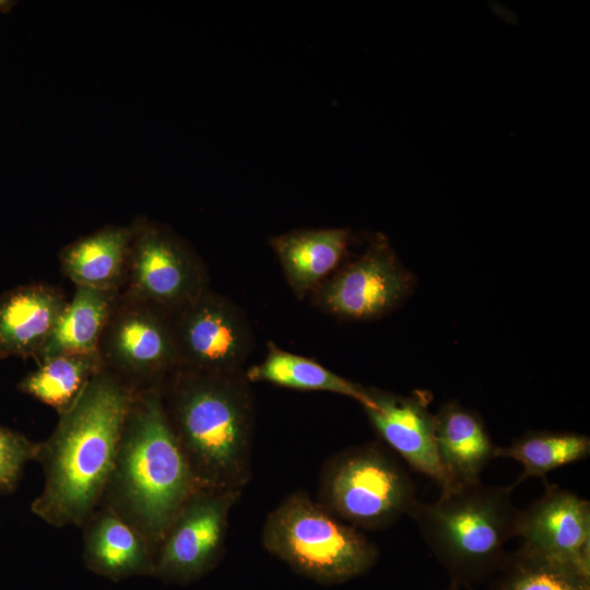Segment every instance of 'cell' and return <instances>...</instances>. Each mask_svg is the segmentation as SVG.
I'll return each instance as SVG.
<instances>
[{"instance_id": "6", "label": "cell", "mask_w": 590, "mask_h": 590, "mask_svg": "<svg viewBox=\"0 0 590 590\" xmlns=\"http://www.w3.org/2000/svg\"><path fill=\"white\" fill-rule=\"evenodd\" d=\"M317 500L342 521L379 530L409 515L416 486L410 473L377 442L345 448L323 463Z\"/></svg>"}, {"instance_id": "20", "label": "cell", "mask_w": 590, "mask_h": 590, "mask_svg": "<svg viewBox=\"0 0 590 590\" xmlns=\"http://www.w3.org/2000/svg\"><path fill=\"white\" fill-rule=\"evenodd\" d=\"M247 380L267 382L299 391H324L357 401L362 408L371 405L368 388L328 369L319 362L292 353L268 342L262 361L245 369Z\"/></svg>"}, {"instance_id": "5", "label": "cell", "mask_w": 590, "mask_h": 590, "mask_svg": "<svg viewBox=\"0 0 590 590\" xmlns=\"http://www.w3.org/2000/svg\"><path fill=\"white\" fill-rule=\"evenodd\" d=\"M261 542L293 570L322 585L359 577L378 559L376 545L359 529L332 515L305 492L287 495L271 510Z\"/></svg>"}, {"instance_id": "9", "label": "cell", "mask_w": 590, "mask_h": 590, "mask_svg": "<svg viewBox=\"0 0 590 590\" xmlns=\"http://www.w3.org/2000/svg\"><path fill=\"white\" fill-rule=\"evenodd\" d=\"M132 229L125 297L173 315L209 288L204 264L173 232L144 221Z\"/></svg>"}, {"instance_id": "2", "label": "cell", "mask_w": 590, "mask_h": 590, "mask_svg": "<svg viewBox=\"0 0 590 590\" xmlns=\"http://www.w3.org/2000/svg\"><path fill=\"white\" fill-rule=\"evenodd\" d=\"M167 418L200 488L240 489L251 477L255 400L244 373L177 368L162 385Z\"/></svg>"}, {"instance_id": "15", "label": "cell", "mask_w": 590, "mask_h": 590, "mask_svg": "<svg viewBox=\"0 0 590 590\" xmlns=\"http://www.w3.org/2000/svg\"><path fill=\"white\" fill-rule=\"evenodd\" d=\"M435 441L447 481L440 493L481 482V473L495 459L496 445L481 416L456 401L435 414Z\"/></svg>"}, {"instance_id": "25", "label": "cell", "mask_w": 590, "mask_h": 590, "mask_svg": "<svg viewBox=\"0 0 590 590\" xmlns=\"http://www.w3.org/2000/svg\"><path fill=\"white\" fill-rule=\"evenodd\" d=\"M10 3L9 2H5V1H0V10H4L5 7H9Z\"/></svg>"}, {"instance_id": "14", "label": "cell", "mask_w": 590, "mask_h": 590, "mask_svg": "<svg viewBox=\"0 0 590 590\" xmlns=\"http://www.w3.org/2000/svg\"><path fill=\"white\" fill-rule=\"evenodd\" d=\"M81 528L82 559L88 570L113 581L153 576L155 547L111 508L101 504Z\"/></svg>"}, {"instance_id": "13", "label": "cell", "mask_w": 590, "mask_h": 590, "mask_svg": "<svg viewBox=\"0 0 590 590\" xmlns=\"http://www.w3.org/2000/svg\"><path fill=\"white\" fill-rule=\"evenodd\" d=\"M371 405L363 408L381 439L414 471L446 489L435 441V415L423 393L400 396L368 388Z\"/></svg>"}, {"instance_id": "18", "label": "cell", "mask_w": 590, "mask_h": 590, "mask_svg": "<svg viewBox=\"0 0 590 590\" xmlns=\"http://www.w3.org/2000/svg\"><path fill=\"white\" fill-rule=\"evenodd\" d=\"M133 229L107 226L68 245L60 255L63 273L76 285L116 291L126 282Z\"/></svg>"}, {"instance_id": "7", "label": "cell", "mask_w": 590, "mask_h": 590, "mask_svg": "<svg viewBox=\"0 0 590 590\" xmlns=\"http://www.w3.org/2000/svg\"><path fill=\"white\" fill-rule=\"evenodd\" d=\"M104 366L135 389L163 384L179 368L173 315L121 296L101 339Z\"/></svg>"}, {"instance_id": "4", "label": "cell", "mask_w": 590, "mask_h": 590, "mask_svg": "<svg viewBox=\"0 0 590 590\" xmlns=\"http://www.w3.org/2000/svg\"><path fill=\"white\" fill-rule=\"evenodd\" d=\"M509 486L482 482L440 493L434 502L415 503L409 516L451 577V583L471 588L496 574L516 538L519 510Z\"/></svg>"}, {"instance_id": "12", "label": "cell", "mask_w": 590, "mask_h": 590, "mask_svg": "<svg viewBox=\"0 0 590 590\" xmlns=\"http://www.w3.org/2000/svg\"><path fill=\"white\" fill-rule=\"evenodd\" d=\"M545 491L519 510L520 552L590 576V503L546 481Z\"/></svg>"}, {"instance_id": "21", "label": "cell", "mask_w": 590, "mask_h": 590, "mask_svg": "<svg viewBox=\"0 0 590 590\" xmlns=\"http://www.w3.org/2000/svg\"><path fill=\"white\" fill-rule=\"evenodd\" d=\"M19 388L60 415L81 396L94 375L105 366L99 356L58 354L38 361Z\"/></svg>"}, {"instance_id": "3", "label": "cell", "mask_w": 590, "mask_h": 590, "mask_svg": "<svg viewBox=\"0 0 590 590\" xmlns=\"http://www.w3.org/2000/svg\"><path fill=\"white\" fill-rule=\"evenodd\" d=\"M162 385L135 390L101 503L134 526L156 553L173 519L200 488L167 418Z\"/></svg>"}, {"instance_id": "8", "label": "cell", "mask_w": 590, "mask_h": 590, "mask_svg": "<svg viewBox=\"0 0 590 590\" xmlns=\"http://www.w3.org/2000/svg\"><path fill=\"white\" fill-rule=\"evenodd\" d=\"M413 275L389 240L377 234L356 259L340 266L309 295L328 315L349 321H369L396 309L411 294Z\"/></svg>"}, {"instance_id": "26", "label": "cell", "mask_w": 590, "mask_h": 590, "mask_svg": "<svg viewBox=\"0 0 590 590\" xmlns=\"http://www.w3.org/2000/svg\"><path fill=\"white\" fill-rule=\"evenodd\" d=\"M459 588L453 585V583H450V587L448 588V590H458Z\"/></svg>"}, {"instance_id": "17", "label": "cell", "mask_w": 590, "mask_h": 590, "mask_svg": "<svg viewBox=\"0 0 590 590\" xmlns=\"http://www.w3.org/2000/svg\"><path fill=\"white\" fill-rule=\"evenodd\" d=\"M62 295L44 284L12 288L0 296V357L37 356L64 307Z\"/></svg>"}, {"instance_id": "1", "label": "cell", "mask_w": 590, "mask_h": 590, "mask_svg": "<svg viewBox=\"0 0 590 590\" xmlns=\"http://www.w3.org/2000/svg\"><path fill=\"white\" fill-rule=\"evenodd\" d=\"M135 388L104 367L38 442L44 485L31 505L46 523L82 527L101 505Z\"/></svg>"}, {"instance_id": "10", "label": "cell", "mask_w": 590, "mask_h": 590, "mask_svg": "<svg viewBox=\"0 0 590 590\" xmlns=\"http://www.w3.org/2000/svg\"><path fill=\"white\" fill-rule=\"evenodd\" d=\"M240 489L198 488L166 530L153 577L187 585L210 573L222 555L229 514Z\"/></svg>"}, {"instance_id": "23", "label": "cell", "mask_w": 590, "mask_h": 590, "mask_svg": "<svg viewBox=\"0 0 590 590\" xmlns=\"http://www.w3.org/2000/svg\"><path fill=\"white\" fill-rule=\"evenodd\" d=\"M489 590H590V576L527 555L508 553Z\"/></svg>"}, {"instance_id": "16", "label": "cell", "mask_w": 590, "mask_h": 590, "mask_svg": "<svg viewBox=\"0 0 590 590\" xmlns=\"http://www.w3.org/2000/svg\"><path fill=\"white\" fill-rule=\"evenodd\" d=\"M350 240L347 227L296 228L272 236L269 245L294 295L303 299L341 266Z\"/></svg>"}, {"instance_id": "22", "label": "cell", "mask_w": 590, "mask_h": 590, "mask_svg": "<svg viewBox=\"0 0 590 590\" xmlns=\"http://www.w3.org/2000/svg\"><path fill=\"white\" fill-rule=\"evenodd\" d=\"M589 456V436L570 432H528L509 446L495 449V458H509L522 465L521 474L510 485L512 489L529 477L545 481L550 472Z\"/></svg>"}, {"instance_id": "11", "label": "cell", "mask_w": 590, "mask_h": 590, "mask_svg": "<svg viewBox=\"0 0 590 590\" xmlns=\"http://www.w3.org/2000/svg\"><path fill=\"white\" fill-rule=\"evenodd\" d=\"M179 368L239 374L253 349V332L243 309L209 288L173 314Z\"/></svg>"}, {"instance_id": "24", "label": "cell", "mask_w": 590, "mask_h": 590, "mask_svg": "<svg viewBox=\"0 0 590 590\" xmlns=\"http://www.w3.org/2000/svg\"><path fill=\"white\" fill-rule=\"evenodd\" d=\"M38 442L0 425V492L15 488L24 467L35 461Z\"/></svg>"}, {"instance_id": "19", "label": "cell", "mask_w": 590, "mask_h": 590, "mask_svg": "<svg viewBox=\"0 0 590 590\" xmlns=\"http://www.w3.org/2000/svg\"><path fill=\"white\" fill-rule=\"evenodd\" d=\"M117 298L116 291L76 286L37 361L58 354L99 356L101 339Z\"/></svg>"}]
</instances>
